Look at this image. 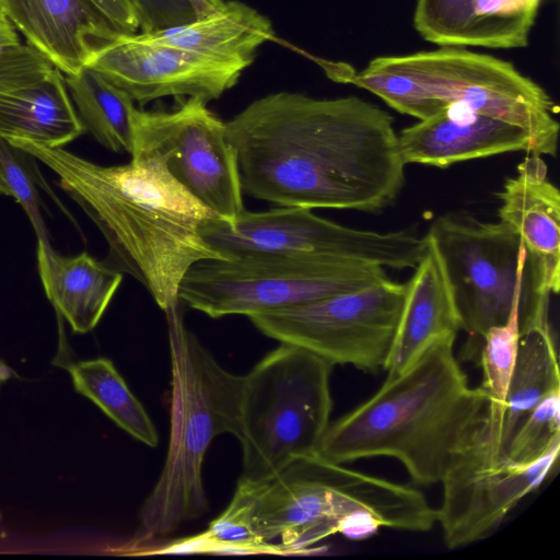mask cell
<instances>
[{
  "label": "cell",
  "mask_w": 560,
  "mask_h": 560,
  "mask_svg": "<svg viewBox=\"0 0 560 560\" xmlns=\"http://www.w3.org/2000/svg\"><path fill=\"white\" fill-rule=\"evenodd\" d=\"M243 192L279 206L378 212L405 167L393 116L358 96H262L225 121Z\"/></svg>",
  "instance_id": "cell-1"
},
{
  "label": "cell",
  "mask_w": 560,
  "mask_h": 560,
  "mask_svg": "<svg viewBox=\"0 0 560 560\" xmlns=\"http://www.w3.org/2000/svg\"><path fill=\"white\" fill-rule=\"evenodd\" d=\"M8 143L58 176L105 237L110 265L139 281L165 313L179 307L178 289L191 266L225 259L200 231L217 214L170 175L160 155L136 153L128 164L103 166L63 148Z\"/></svg>",
  "instance_id": "cell-2"
},
{
  "label": "cell",
  "mask_w": 560,
  "mask_h": 560,
  "mask_svg": "<svg viewBox=\"0 0 560 560\" xmlns=\"http://www.w3.org/2000/svg\"><path fill=\"white\" fill-rule=\"evenodd\" d=\"M456 336L433 341L401 373L387 376L368 400L330 423L317 455L345 464L392 457L413 482H441L488 411L454 355Z\"/></svg>",
  "instance_id": "cell-3"
},
{
  "label": "cell",
  "mask_w": 560,
  "mask_h": 560,
  "mask_svg": "<svg viewBox=\"0 0 560 560\" xmlns=\"http://www.w3.org/2000/svg\"><path fill=\"white\" fill-rule=\"evenodd\" d=\"M348 81L384 101L396 112L424 119L450 105L525 129L536 155L557 153L559 107L537 82L510 61L465 47L372 59Z\"/></svg>",
  "instance_id": "cell-4"
},
{
  "label": "cell",
  "mask_w": 560,
  "mask_h": 560,
  "mask_svg": "<svg viewBox=\"0 0 560 560\" xmlns=\"http://www.w3.org/2000/svg\"><path fill=\"white\" fill-rule=\"evenodd\" d=\"M172 372L171 431L164 467L140 513L143 538L166 536L208 510L202 464L212 441L237 435L243 375L225 370L186 328L179 307L166 312Z\"/></svg>",
  "instance_id": "cell-5"
},
{
  "label": "cell",
  "mask_w": 560,
  "mask_h": 560,
  "mask_svg": "<svg viewBox=\"0 0 560 560\" xmlns=\"http://www.w3.org/2000/svg\"><path fill=\"white\" fill-rule=\"evenodd\" d=\"M246 485L258 534L279 539L285 553L306 551L338 533L354 515H371L383 527L424 533L436 511L424 493L314 454L294 459L268 481Z\"/></svg>",
  "instance_id": "cell-6"
},
{
  "label": "cell",
  "mask_w": 560,
  "mask_h": 560,
  "mask_svg": "<svg viewBox=\"0 0 560 560\" xmlns=\"http://www.w3.org/2000/svg\"><path fill=\"white\" fill-rule=\"evenodd\" d=\"M332 366L308 350L280 343L243 375L240 480L268 481L294 459L317 453L330 424Z\"/></svg>",
  "instance_id": "cell-7"
},
{
  "label": "cell",
  "mask_w": 560,
  "mask_h": 560,
  "mask_svg": "<svg viewBox=\"0 0 560 560\" xmlns=\"http://www.w3.org/2000/svg\"><path fill=\"white\" fill-rule=\"evenodd\" d=\"M427 235L443 262L460 329L470 338L481 339L504 324L517 300L521 327L548 317L550 298L540 291L524 245L506 224L448 212L433 221Z\"/></svg>",
  "instance_id": "cell-8"
},
{
  "label": "cell",
  "mask_w": 560,
  "mask_h": 560,
  "mask_svg": "<svg viewBox=\"0 0 560 560\" xmlns=\"http://www.w3.org/2000/svg\"><path fill=\"white\" fill-rule=\"evenodd\" d=\"M386 278L381 266L328 256L209 259L186 272L178 300L211 318L248 317L354 291Z\"/></svg>",
  "instance_id": "cell-9"
},
{
  "label": "cell",
  "mask_w": 560,
  "mask_h": 560,
  "mask_svg": "<svg viewBox=\"0 0 560 560\" xmlns=\"http://www.w3.org/2000/svg\"><path fill=\"white\" fill-rule=\"evenodd\" d=\"M205 241L225 259L248 256L316 255L383 268L413 269L425 246L411 231L375 232L341 225L312 209L244 210L232 223L213 217L200 228Z\"/></svg>",
  "instance_id": "cell-10"
},
{
  "label": "cell",
  "mask_w": 560,
  "mask_h": 560,
  "mask_svg": "<svg viewBox=\"0 0 560 560\" xmlns=\"http://www.w3.org/2000/svg\"><path fill=\"white\" fill-rule=\"evenodd\" d=\"M406 283L388 278L368 287L291 307L248 316L264 335L293 345L330 364L365 373L385 370Z\"/></svg>",
  "instance_id": "cell-11"
},
{
  "label": "cell",
  "mask_w": 560,
  "mask_h": 560,
  "mask_svg": "<svg viewBox=\"0 0 560 560\" xmlns=\"http://www.w3.org/2000/svg\"><path fill=\"white\" fill-rule=\"evenodd\" d=\"M136 153L160 155L170 175L219 218L232 223L245 210L236 150L205 100L187 97L171 112L136 107Z\"/></svg>",
  "instance_id": "cell-12"
},
{
  "label": "cell",
  "mask_w": 560,
  "mask_h": 560,
  "mask_svg": "<svg viewBox=\"0 0 560 560\" xmlns=\"http://www.w3.org/2000/svg\"><path fill=\"white\" fill-rule=\"evenodd\" d=\"M559 452L557 444L530 463L511 460L486 415L441 480L443 499L436 523L446 547L468 546L495 533L510 512L548 478Z\"/></svg>",
  "instance_id": "cell-13"
},
{
  "label": "cell",
  "mask_w": 560,
  "mask_h": 560,
  "mask_svg": "<svg viewBox=\"0 0 560 560\" xmlns=\"http://www.w3.org/2000/svg\"><path fill=\"white\" fill-rule=\"evenodd\" d=\"M88 67L147 104L166 96L200 97L207 103L233 88L248 65L201 55L147 38L141 33L110 30Z\"/></svg>",
  "instance_id": "cell-14"
},
{
  "label": "cell",
  "mask_w": 560,
  "mask_h": 560,
  "mask_svg": "<svg viewBox=\"0 0 560 560\" xmlns=\"http://www.w3.org/2000/svg\"><path fill=\"white\" fill-rule=\"evenodd\" d=\"M407 164L445 168L469 160L525 151L534 153L529 133L520 126L450 105L398 133Z\"/></svg>",
  "instance_id": "cell-15"
},
{
  "label": "cell",
  "mask_w": 560,
  "mask_h": 560,
  "mask_svg": "<svg viewBox=\"0 0 560 560\" xmlns=\"http://www.w3.org/2000/svg\"><path fill=\"white\" fill-rule=\"evenodd\" d=\"M499 221L524 245L540 291L551 298L560 288V192L540 155L529 154L497 194Z\"/></svg>",
  "instance_id": "cell-16"
},
{
  "label": "cell",
  "mask_w": 560,
  "mask_h": 560,
  "mask_svg": "<svg viewBox=\"0 0 560 560\" xmlns=\"http://www.w3.org/2000/svg\"><path fill=\"white\" fill-rule=\"evenodd\" d=\"M542 0H417L413 26L439 46L523 48Z\"/></svg>",
  "instance_id": "cell-17"
},
{
  "label": "cell",
  "mask_w": 560,
  "mask_h": 560,
  "mask_svg": "<svg viewBox=\"0 0 560 560\" xmlns=\"http://www.w3.org/2000/svg\"><path fill=\"white\" fill-rule=\"evenodd\" d=\"M4 16L63 74L86 67L115 28L90 0H3Z\"/></svg>",
  "instance_id": "cell-18"
},
{
  "label": "cell",
  "mask_w": 560,
  "mask_h": 560,
  "mask_svg": "<svg viewBox=\"0 0 560 560\" xmlns=\"http://www.w3.org/2000/svg\"><path fill=\"white\" fill-rule=\"evenodd\" d=\"M425 246L406 293L390 354L387 376L406 370L427 347L444 336H457L460 320L450 282L433 241Z\"/></svg>",
  "instance_id": "cell-19"
},
{
  "label": "cell",
  "mask_w": 560,
  "mask_h": 560,
  "mask_svg": "<svg viewBox=\"0 0 560 560\" xmlns=\"http://www.w3.org/2000/svg\"><path fill=\"white\" fill-rule=\"evenodd\" d=\"M85 132L57 68L30 83L0 85V138L63 148Z\"/></svg>",
  "instance_id": "cell-20"
},
{
  "label": "cell",
  "mask_w": 560,
  "mask_h": 560,
  "mask_svg": "<svg viewBox=\"0 0 560 560\" xmlns=\"http://www.w3.org/2000/svg\"><path fill=\"white\" fill-rule=\"evenodd\" d=\"M45 293L75 334H86L100 323L122 281V272L89 253L61 256L52 247L37 250Z\"/></svg>",
  "instance_id": "cell-21"
},
{
  "label": "cell",
  "mask_w": 560,
  "mask_h": 560,
  "mask_svg": "<svg viewBox=\"0 0 560 560\" xmlns=\"http://www.w3.org/2000/svg\"><path fill=\"white\" fill-rule=\"evenodd\" d=\"M140 33L168 46L248 66L257 48L275 34L267 16L236 0L223 1L213 12L188 23Z\"/></svg>",
  "instance_id": "cell-22"
},
{
  "label": "cell",
  "mask_w": 560,
  "mask_h": 560,
  "mask_svg": "<svg viewBox=\"0 0 560 560\" xmlns=\"http://www.w3.org/2000/svg\"><path fill=\"white\" fill-rule=\"evenodd\" d=\"M557 388H560L559 360L550 324L522 330L500 430L503 451L521 421Z\"/></svg>",
  "instance_id": "cell-23"
},
{
  "label": "cell",
  "mask_w": 560,
  "mask_h": 560,
  "mask_svg": "<svg viewBox=\"0 0 560 560\" xmlns=\"http://www.w3.org/2000/svg\"><path fill=\"white\" fill-rule=\"evenodd\" d=\"M63 75L84 130L107 150L131 155L135 101L91 67Z\"/></svg>",
  "instance_id": "cell-24"
},
{
  "label": "cell",
  "mask_w": 560,
  "mask_h": 560,
  "mask_svg": "<svg viewBox=\"0 0 560 560\" xmlns=\"http://www.w3.org/2000/svg\"><path fill=\"white\" fill-rule=\"evenodd\" d=\"M67 369L79 394L136 440L150 447L158 445L159 434L151 418L109 359L78 361Z\"/></svg>",
  "instance_id": "cell-25"
},
{
  "label": "cell",
  "mask_w": 560,
  "mask_h": 560,
  "mask_svg": "<svg viewBox=\"0 0 560 560\" xmlns=\"http://www.w3.org/2000/svg\"><path fill=\"white\" fill-rule=\"evenodd\" d=\"M278 553L285 551L267 542L257 532L248 489L238 481L228 508L213 520L206 532L168 546L161 552Z\"/></svg>",
  "instance_id": "cell-26"
},
{
  "label": "cell",
  "mask_w": 560,
  "mask_h": 560,
  "mask_svg": "<svg viewBox=\"0 0 560 560\" xmlns=\"http://www.w3.org/2000/svg\"><path fill=\"white\" fill-rule=\"evenodd\" d=\"M520 307L517 300L508 320L489 328L481 337L480 363L483 381L480 386L488 397V412L502 424L506 394L514 370L520 337ZM501 430V429H500Z\"/></svg>",
  "instance_id": "cell-27"
},
{
  "label": "cell",
  "mask_w": 560,
  "mask_h": 560,
  "mask_svg": "<svg viewBox=\"0 0 560 560\" xmlns=\"http://www.w3.org/2000/svg\"><path fill=\"white\" fill-rule=\"evenodd\" d=\"M560 444V388L545 396L521 421L510 438L505 455L530 463Z\"/></svg>",
  "instance_id": "cell-28"
},
{
  "label": "cell",
  "mask_w": 560,
  "mask_h": 560,
  "mask_svg": "<svg viewBox=\"0 0 560 560\" xmlns=\"http://www.w3.org/2000/svg\"><path fill=\"white\" fill-rule=\"evenodd\" d=\"M25 153L0 138V173L11 197L25 211L37 237V250L51 248L48 231L42 217L38 195L31 171L24 160Z\"/></svg>",
  "instance_id": "cell-29"
},
{
  "label": "cell",
  "mask_w": 560,
  "mask_h": 560,
  "mask_svg": "<svg viewBox=\"0 0 560 560\" xmlns=\"http://www.w3.org/2000/svg\"><path fill=\"white\" fill-rule=\"evenodd\" d=\"M142 33L155 32L197 19L190 0H131Z\"/></svg>",
  "instance_id": "cell-30"
},
{
  "label": "cell",
  "mask_w": 560,
  "mask_h": 560,
  "mask_svg": "<svg viewBox=\"0 0 560 560\" xmlns=\"http://www.w3.org/2000/svg\"><path fill=\"white\" fill-rule=\"evenodd\" d=\"M118 31L137 33L140 30L137 10L131 0H90Z\"/></svg>",
  "instance_id": "cell-31"
},
{
  "label": "cell",
  "mask_w": 560,
  "mask_h": 560,
  "mask_svg": "<svg viewBox=\"0 0 560 560\" xmlns=\"http://www.w3.org/2000/svg\"><path fill=\"white\" fill-rule=\"evenodd\" d=\"M21 44L20 36L11 22L0 15V50Z\"/></svg>",
  "instance_id": "cell-32"
},
{
  "label": "cell",
  "mask_w": 560,
  "mask_h": 560,
  "mask_svg": "<svg viewBox=\"0 0 560 560\" xmlns=\"http://www.w3.org/2000/svg\"><path fill=\"white\" fill-rule=\"evenodd\" d=\"M190 2L195 8L197 18H200L217 10L223 0H190Z\"/></svg>",
  "instance_id": "cell-33"
},
{
  "label": "cell",
  "mask_w": 560,
  "mask_h": 560,
  "mask_svg": "<svg viewBox=\"0 0 560 560\" xmlns=\"http://www.w3.org/2000/svg\"><path fill=\"white\" fill-rule=\"evenodd\" d=\"M13 376H15L13 369L0 360V389L2 384Z\"/></svg>",
  "instance_id": "cell-34"
},
{
  "label": "cell",
  "mask_w": 560,
  "mask_h": 560,
  "mask_svg": "<svg viewBox=\"0 0 560 560\" xmlns=\"http://www.w3.org/2000/svg\"><path fill=\"white\" fill-rule=\"evenodd\" d=\"M0 195L11 197L10 190H9L8 186L5 185L1 173H0Z\"/></svg>",
  "instance_id": "cell-35"
},
{
  "label": "cell",
  "mask_w": 560,
  "mask_h": 560,
  "mask_svg": "<svg viewBox=\"0 0 560 560\" xmlns=\"http://www.w3.org/2000/svg\"><path fill=\"white\" fill-rule=\"evenodd\" d=\"M0 15L4 16V13H3V0H0Z\"/></svg>",
  "instance_id": "cell-36"
}]
</instances>
